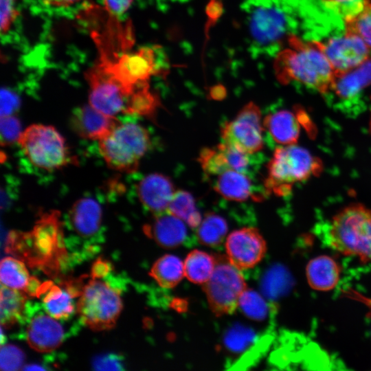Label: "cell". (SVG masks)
Returning a JSON list of instances; mask_svg holds the SVG:
<instances>
[{"instance_id": "obj_1", "label": "cell", "mask_w": 371, "mask_h": 371, "mask_svg": "<svg viewBox=\"0 0 371 371\" xmlns=\"http://www.w3.org/2000/svg\"><path fill=\"white\" fill-rule=\"evenodd\" d=\"M247 26L252 46L276 55L289 39L302 32L308 41H320L334 32L337 15L321 0H248Z\"/></svg>"}, {"instance_id": "obj_2", "label": "cell", "mask_w": 371, "mask_h": 371, "mask_svg": "<svg viewBox=\"0 0 371 371\" xmlns=\"http://www.w3.org/2000/svg\"><path fill=\"white\" fill-rule=\"evenodd\" d=\"M60 213L52 210L41 214L30 232L11 231L7 236L5 251L56 278L67 260Z\"/></svg>"}, {"instance_id": "obj_3", "label": "cell", "mask_w": 371, "mask_h": 371, "mask_svg": "<svg viewBox=\"0 0 371 371\" xmlns=\"http://www.w3.org/2000/svg\"><path fill=\"white\" fill-rule=\"evenodd\" d=\"M274 69L282 84L298 82L321 93H328L335 71L317 41L293 36L276 55Z\"/></svg>"}, {"instance_id": "obj_4", "label": "cell", "mask_w": 371, "mask_h": 371, "mask_svg": "<svg viewBox=\"0 0 371 371\" xmlns=\"http://www.w3.org/2000/svg\"><path fill=\"white\" fill-rule=\"evenodd\" d=\"M330 246L346 256L371 262V210L360 203L342 208L333 218L328 232Z\"/></svg>"}, {"instance_id": "obj_5", "label": "cell", "mask_w": 371, "mask_h": 371, "mask_svg": "<svg viewBox=\"0 0 371 371\" xmlns=\"http://www.w3.org/2000/svg\"><path fill=\"white\" fill-rule=\"evenodd\" d=\"M322 162L306 148L294 144L278 147L269 161L264 181L267 191L278 196L289 194L297 183L316 176Z\"/></svg>"}, {"instance_id": "obj_6", "label": "cell", "mask_w": 371, "mask_h": 371, "mask_svg": "<svg viewBox=\"0 0 371 371\" xmlns=\"http://www.w3.org/2000/svg\"><path fill=\"white\" fill-rule=\"evenodd\" d=\"M98 144L100 153L110 168L131 173L137 170L150 147V139L148 131L141 124L119 122L98 140Z\"/></svg>"}, {"instance_id": "obj_7", "label": "cell", "mask_w": 371, "mask_h": 371, "mask_svg": "<svg viewBox=\"0 0 371 371\" xmlns=\"http://www.w3.org/2000/svg\"><path fill=\"white\" fill-rule=\"evenodd\" d=\"M102 279L91 278L76 305L82 322L93 331L113 328L123 307L120 289Z\"/></svg>"}, {"instance_id": "obj_8", "label": "cell", "mask_w": 371, "mask_h": 371, "mask_svg": "<svg viewBox=\"0 0 371 371\" xmlns=\"http://www.w3.org/2000/svg\"><path fill=\"white\" fill-rule=\"evenodd\" d=\"M18 143L28 160L43 170H56L76 162L63 137L49 125H30L22 132Z\"/></svg>"}, {"instance_id": "obj_9", "label": "cell", "mask_w": 371, "mask_h": 371, "mask_svg": "<svg viewBox=\"0 0 371 371\" xmlns=\"http://www.w3.org/2000/svg\"><path fill=\"white\" fill-rule=\"evenodd\" d=\"M85 76L89 87V104L113 117L128 114L133 96L142 85L133 88L123 83L110 70L105 58L89 68Z\"/></svg>"}, {"instance_id": "obj_10", "label": "cell", "mask_w": 371, "mask_h": 371, "mask_svg": "<svg viewBox=\"0 0 371 371\" xmlns=\"http://www.w3.org/2000/svg\"><path fill=\"white\" fill-rule=\"evenodd\" d=\"M213 273L203 284L209 307L217 316L233 313L247 289L240 270L227 256H218Z\"/></svg>"}, {"instance_id": "obj_11", "label": "cell", "mask_w": 371, "mask_h": 371, "mask_svg": "<svg viewBox=\"0 0 371 371\" xmlns=\"http://www.w3.org/2000/svg\"><path fill=\"white\" fill-rule=\"evenodd\" d=\"M112 73L125 85L137 87L155 75L165 74L168 63L159 46L142 47L122 54L115 60L106 58Z\"/></svg>"}, {"instance_id": "obj_12", "label": "cell", "mask_w": 371, "mask_h": 371, "mask_svg": "<svg viewBox=\"0 0 371 371\" xmlns=\"http://www.w3.org/2000/svg\"><path fill=\"white\" fill-rule=\"evenodd\" d=\"M265 129L260 108L253 102L242 107L221 130L223 142L248 155L261 150Z\"/></svg>"}, {"instance_id": "obj_13", "label": "cell", "mask_w": 371, "mask_h": 371, "mask_svg": "<svg viewBox=\"0 0 371 371\" xmlns=\"http://www.w3.org/2000/svg\"><path fill=\"white\" fill-rule=\"evenodd\" d=\"M335 74L348 71L369 58V47L357 34L346 32L324 41H317Z\"/></svg>"}, {"instance_id": "obj_14", "label": "cell", "mask_w": 371, "mask_h": 371, "mask_svg": "<svg viewBox=\"0 0 371 371\" xmlns=\"http://www.w3.org/2000/svg\"><path fill=\"white\" fill-rule=\"evenodd\" d=\"M225 249L229 261L241 271L255 267L262 260L267 244L257 229L243 227L227 237Z\"/></svg>"}, {"instance_id": "obj_15", "label": "cell", "mask_w": 371, "mask_h": 371, "mask_svg": "<svg viewBox=\"0 0 371 371\" xmlns=\"http://www.w3.org/2000/svg\"><path fill=\"white\" fill-rule=\"evenodd\" d=\"M249 155L222 142L214 147L203 148L198 160L203 172L209 176H217L227 170L247 173Z\"/></svg>"}, {"instance_id": "obj_16", "label": "cell", "mask_w": 371, "mask_h": 371, "mask_svg": "<svg viewBox=\"0 0 371 371\" xmlns=\"http://www.w3.org/2000/svg\"><path fill=\"white\" fill-rule=\"evenodd\" d=\"M175 192L171 179L160 173L149 174L137 185L140 202L154 215L167 212Z\"/></svg>"}, {"instance_id": "obj_17", "label": "cell", "mask_w": 371, "mask_h": 371, "mask_svg": "<svg viewBox=\"0 0 371 371\" xmlns=\"http://www.w3.org/2000/svg\"><path fill=\"white\" fill-rule=\"evenodd\" d=\"M26 340L31 348L39 352H49L58 348L65 336L62 325L45 313L30 319L26 328Z\"/></svg>"}, {"instance_id": "obj_18", "label": "cell", "mask_w": 371, "mask_h": 371, "mask_svg": "<svg viewBox=\"0 0 371 371\" xmlns=\"http://www.w3.org/2000/svg\"><path fill=\"white\" fill-rule=\"evenodd\" d=\"M120 121L91 106L89 104L77 109L71 115V128L80 137L100 140Z\"/></svg>"}, {"instance_id": "obj_19", "label": "cell", "mask_w": 371, "mask_h": 371, "mask_svg": "<svg viewBox=\"0 0 371 371\" xmlns=\"http://www.w3.org/2000/svg\"><path fill=\"white\" fill-rule=\"evenodd\" d=\"M102 218V210L100 203L91 197L76 201L68 214L71 229L83 238H92L99 233Z\"/></svg>"}, {"instance_id": "obj_20", "label": "cell", "mask_w": 371, "mask_h": 371, "mask_svg": "<svg viewBox=\"0 0 371 371\" xmlns=\"http://www.w3.org/2000/svg\"><path fill=\"white\" fill-rule=\"evenodd\" d=\"M185 222L172 214L165 212L155 215L153 221L144 226L146 234L164 247H175L181 245L187 236Z\"/></svg>"}, {"instance_id": "obj_21", "label": "cell", "mask_w": 371, "mask_h": 371, "mask_svg": "<svg viewBox=\"0 0 371 371\" xmlns=\"http://www.w3.org/2000/svg\"><path fill=\"white\" fill-rule=\"evenodd\" d=\"M341 273L340 265L328 255L313 258L306 267L308 284L318 291H328L335 288L340 280Z\"/></svg>"}, {"instance_id": "obj_22", "label": "cell", "mask_w": 371, "mask_h": 371, "mask_svg": "<svg viewBox=\"0 0 371 371\" xmlns=\"http://www.w3.org/2000/svg\"><path fill=\"white\" fill-rule=\"evenodd\" d=\"M371 85V58L357 67L335 74L330 91L341 99H352Z\"/></svg>"}, {"instance_id": "obj_23", "label": "cell", "mask_w": 371, "mask_h": 371, "mask_svg": "<svg viewBox=\"0 0 371 371\" xmlns=\"http://www.w3.org/2000/svg\"><path fill=\"white\" fill-rule=\"evenodd\" d=\"M263 125L273 140L281 145L296 144L300 134L298 118L289 110H279L267 115Z\"/></svg>"}, {"instance_id": "obj_24", "label": "cell", "mask_w": 371, "mask_h": 371, "mask_svg": "<svg viewBox=\"0 0 371 371\" xmlns=\"http://www.w3.org/2000/svg\"><path fill=\"white\" fill-rule=\"evenodd\" d=\"M216 177L214 190L225 199L242 202L256 196L252 182L245 172L227 170Z\"/></svg>"}, {"instance_id": "obj_25", "label": "cell", "mask_w": 371, "mask_h": 371, "mask_svg": "<svg viewBox=\"0 0 371 371\" xmlns=\"http://www.w3.org/2000/svg\"><path fill=\"white\" fill-rule=\"evenodd\" d=\"M41 297L45 312L56 319H69L75 311L74 298L63 286L47 281L42 283Z\"/></svg>"}, {"instance_id": "obj_26", "label": "cell", "mask_w": 371, "mask_h": 371, "mask_svg": "<svg viewBox=\"0 0 371 371\" xmlns=\"http://www.w3.org/2000/svg\"><path fill=\"white\" fill-rule=\"evenodd\" d=\"M27 295L19 290L1 286L0 321L2 328H10L25 316Z\"/></svg>"}, {"instance_id": "obj_27", "label": "cell", "mask_w": 371, "mask_h": 371, "mask_svg": "<svg viewBox=\"0 0 371 371\" xmlns=\"http://www.w3.org/2000/svg\"><path fill=\"white\" fill-rule=\"evenodd\" d=\"M149 275L161 287L173 288L185 277L183 262L176 256L164 255L155 261Z\"/></svg>"}, {"instance_id": "obj_28", "label": "cell", "mask_w": 371, "mask_h": 371, "mask_svg": "<svg viewBox=\"0 0 371 371\" xmlns=\"http://www.w3.org/2000/svg\"><path fill=\"white\" fill-rule=\"evenodd\" d=\"M216 264L215 256L201 250H192L183 261L185 277L192 283L203 285L211 277Z\"/></svg>"}, {"instance_id": "obj_29", "label": "cell", "mask_w": 371, "mask_h": 371, "mask_svg": "<svg viewBox=\"0 0 371 371\" xmlns=\"http://www.w3.org/2000/svg\"><path fill=\"white\" fill-rule=\"evenodd\" d=\"M31 278L24 262L10 256L1 260L0 265L1 284L25 292Z\"/></svg>"}, {"instance_id": "obj_30", "label": "cell", "mask_w": 371, "mask_h": 371, "mask_svg": "<svg viewBox=\"0 0 371 371\" xmlns=\"http://www.w3.org/2000/svg\"><path fill=\"white\" fill-rule=\"evenodd\" d=\"M227 224L224 218L214 213H207L197 227L199 242L209 247L221 245L227 235Z\"/></svg>"}, {"instance_id": "obj_31", "label": "cell", "mask_w": 371, "mask_h": 371, "mask_svg": "<svg viewBox=\"0 0 371 371\" xmlns=\"http://www.w3.org/2000/svg\"><path fill=\"white\" fill-rule=\"evenodd\" d=\"M167 212L193 228L197 227L201 221V216L196 209L194 197L185 190H176Z\"/></svg>"}, {"instance_id": "obj_32", "label": "cell", "mask_w": 371, "mask_h": 371, "mask_svg": "<svg viewBox=\"0 0 371 371\" xmlns=\"http://www.w3.org/2000/svg\"><path fill=\"white\" fill-rule=\"evenodd\" d=\"M344 21L346 32L357 34L371 47V1L366 0L359 12Z\"/></svg>"}, {"instance_id": "obj_33", "label": "cell", "mask_w": 371, "mask_h": 371, "mask_svg": "<svg viewBox=\"0 0 371 371\" xmlns=\"http://www.w3.org/2000/svg\"><path fill=\"white\" fill-rule=\"evenodd\" d=\"M238 307L248 317L255 320H262L267 314L265 300L260 294L249 289L243 294Z\"/></svg>"}, {"instance_id": "obj_34", "label": "cell", "mask_w": 371, "mask_h": 371, "mask_svg": "<svg viewBox=\"0 0 371 371\" xmlns=\"http://www.w3.org/2000/svg\"><path fill=\"white\" fill-rule=\"evenodd\" d=\"M25 354L17 346L5 344L1 347L0 366L3 371H13L23 369Z\"/></svg>"}, {"instance_id": "obj_35", "label": "cell", "mask_w": 371, "mask_h": 371, "mask_svg": "<svg viewBox=\"0 0 371 371\" xmlns=\"http://www.w3.org/2000/svg\"><path fill=\"white\" fill-rule=\"evenodd\" d=\"M0 131L1 143L6 145L18 142L23 132L19 120L12 115L1 116Z\"/></svg>"}, {"instance_id": "obj_36", "label": "cell", "mask_w": 371, "mask_h": 371, "mask_svg": "<svg viewBox=\"0 0 371 371\" xmlns=\"http://www.w3.org/2000/svg\"><path fill=\"white\" fill-rule=\"evenodd\" d=\"M0 30L1 34H7L20 14L18 0H0Z\"/></svg>"}, {"instance_id": "obj_37", "label": "cell", "mask_w": 371, "mask_h": 371, "mask_svg": "<svg viewBox=\"0 0 371 371\" xmlns=\"http://www.w3.org/2000/svg\"><path fill=\"white\" fill-rule=\"evenodd\" d=\"M92 366L95 370H124L122 357L115 353H106L96 356L92 361Z\"/></svg>"}, {"instance_id": "obj_38", "label": "cell", "mask_w": 371, "mask_h": 371, "mask_svg": "<svg viewBox=\"0 0 371 371\" xmlns=\"http://www.w3.org/2000/svg\"><path fill=\"white\" fill-rule=\"evenodd\" d=\"M18 96L7 89L1 91V116L11 115L19 107Z\"/></svg>"}, {"instance_id": "obj_39", "label": "cell", "mask_w": 371, "mask_h": 371, "mask_svg": "<svg viewBox=\"0 0 371 371\" xmlns=\"http://www.w3.org/2000/svg\"><path fill=\"white\" fill-rule=\"evenodd\" d=\"M134 0H102L105 10L113 16L123 15L131 6Z\"/></svg>"}, {"instance_id": "obj_40", "label": "cell", "mask_w": 371, "mask_h": 371, "mask_svg": "<svg viewBox=\"0 0 371 371\" xmlns=\"http://www.w3.org/2000/svg\"><path fill=\"white\" fill-rule=\"evenodd\" d=\"M113 269L110 262L101 258H98L93 264L91 269V278H104Z\"/></svg>"}, {"instance_id": "obj_41", "label": "cell", "mask_w": 371, "mask_h": 371, "mask_svg": "<svg viewBox=\"0 0 371 371\" xmlns=\"http://www.w3.org/2000/svg\"><path fill=\"white\" fill-rule=\"evenodd\" d=\"M222 10L221 3L217 0H210L207 5V14L210 19L216 20Z\"/></svg>"}, {"instance_id": "obj_42", "label": "cell", "mask_w": 371, "mask_h": 371, "mask_svg": "<svg viewBox=\"0 0 371 371\" xmlns=\"http://www.w3.org/2000/svg\"><path fill=\"white\" fill-rule=\"evenodd\" d=\"M80 0H43V3L51 8H67Z\"/></svg>"}, {"instance_id": "obj_43", "label": "cell", "mask_w": 371, "mask_h": 371, "mask_svg": "<svg viewBox=\"0 0 371 371\" xmlns=\"http://www.w3.org/2000/svg\"><path fill=\"white\" fill-rule=\"evenodd\" d=\"M23 370H43L45 368L38 364H31L25 366Z\"/></svg>"}, {"instance_id": "obj_44", "label": "cell", "mask_w": 371, "mask_h": 371, "mask_svg": "<svg viewBox=\"0 0 371 371\" xmlns=\"http://www.w3.org/2000/svg\"><path fill=\"white\" fill-rule=\"evenodd\" d=\"M369 130H370V133L371 134V117H370V121H369Z\"/></svg>"}, {"instance_id": "obj_45", "label": "cell", "mask_w": 371, "mask_h": 371, "mask_svg": "<svg viewBox=\"0 0 371 371\" xmlns=\"http://www.w3.org/2000/svg\"><path fill=\"white\" fill-rule=\"evenodd\" d=\"M368 315H369V317H370V319H371V308H370V312L368 313Z\"/></svg>"}, {"instance_id": "obj_46", "label": "cell", "mask_w": 371, "mask_h": 371, "mask_svg": "<svg viewBox=\"0 0 371 371\" xmlns=\"http://www.w3.org/2000/svg\"><path fill=\"white\" fill-rule=\"evenodd\" d=\"M349 1H356V0H348Z\"/></svg>"}]
</instances>
